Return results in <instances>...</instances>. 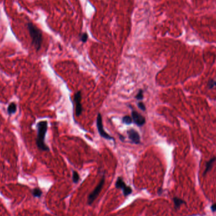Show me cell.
Wrapping results in <instances>:
<instances>
[{
    "label": "cell",
    "instance_id": "52a82bcc",
    "mask_svg": "<svg viewBox=\"0 0 216 216\" xmlns=\"http://www.w3.org/2000/svg\"><path fill=\"white\" fill-rule=\"evenodd\" d=\"M132 118L133 122L138 127H142L145 123V118L144 116L136 112V111H132Z\"/></svg>",
    "mask_w": 216,
    "mask_h": 216
},
{
    "label": "cell",
    "instance_id": "8992f818",
    "mask_svg": "<svg viewBox=\"0 0 216 216\" xmlns=\"http://www.w3.org/2000/svg\"><path fill=\"white\" fill-rule=\"evenodd\" d=\"M81 94L80 91L77 92L74 95V101L76 105V115L77 116H80L83 111L82 105L81 104Z\"/></svg>",
    "mask_w": 216,
    "mask_h": 216
},
{
    "label": "cell",
    "instance_id": "d6986e66",
    "mask_svg": "<svg viewBox=\"0 0 216 216\" xmlns=\"http://www.w3.org/2000/svg\"><path fill=\"white\" fill-rule=\"evenodd\" d=\"M211 210L213 212H216V203L213 204V205L211 206Z\"/></svg>",
    "mask_w": 216,
    "mask_h": 216
},
{
    "label": "cell",
    "instance_id": "9a60e30c",
    "mask_svg": "<svg viewBox=\"0 0 216 216\" xmlns=\"http://www.w3.org/2000/svg\"><path fill=\"white\" fill-rule=\"evenodd\" d=\"M73 182H74L75 183H77L78 182V181L80 180V176L78 173L77 171H74L73 172Z\"/></svg>",
    "mask_w": 216,
    "mask_h": 216
},
{
    "label": "cell",
    "instance_id": "5b68a950",
    "mask_svg": "<svg viewBox=\"0 0 216 216\" xmlns=\"http://www.w3.org/2000/svg\"><path fill=\"white\" fill-rule=\"evenodd\" d=\"M116 188H120L123 191V194L125 197L127 195L132 193V189L130 186H127L126 184L124 182V181L123 180L121 177H119L116 180V182L115 184Z\"/></svg>",
    "mask_w": 216,
    "mask_h": 216
},
{
    "label": "cell",
    "instance_id": "ba28073f",
    "mask_svg": "<svg viewBox=\"0 0 216 216\" xmlns=\"http://www.w3.org/2000/svg\"><path fill=\"white\" fill-rule=\"evenodd\" d=\"M128 138L133 143L135 144H140V136L139 133L134 129H130L127 131Z\"/></svg>",
    "mask_w": 216,
    "mask_h": 216
},
{
    "label": "cell",
    "instance_id": "30bf717a",
    "mask_svg": "<svg viewBox=\"0 0 216 216\" xmlns=\"http://www.w3.org/2000/svg\"><path fill=\"white\" fill-rule=\"evenodd\" d=\"M17 104L14 102L11 103L9 105H8L7 108V112L8 115H12V114L15 113L17 111Z\"/></svg>",
    "mask_w": 216,
    "mask_h": 216
},
{
    "label": "cell",
    "instance_id": "5bb4252c",
    "mask_svg": "<svg viewBox=\"0 0 216 216\" xmlns=\"http://www.w3.org/2000/svg\"><path fill=\"white\" fill-rule=\"evenodd\" d=\"M132 118L129 116H125L123 118V123L126 125H130L132 123Z\"/></svg>",
    "mask_w": 216,
    "mask_h": 216
},
{
    "label": "cell",
    "instance_id": "e0dca14e",
    "mask_svg": "<svg viewBox=\"0 0 216 216\" xmlns=\"http://www.w3.org/2000/svg\"><path fill=\"white\" fill-rule=\"evenodd\" d=\"M87 39H88V35H87L86 33H84V34L81 35L80 40H81V42H86Z\"/></svg>",
    "mask_w": 216,
    "mask_h": 216
},
{
    "label": "cell",
    "instance_id": "277c9868",
    "mask_svg": "<svg viewBox=\"0 0 216 216\" xmlns=\"http://www.w3.org/2000/svg\"><path fill=\"white\" fill-rule=\"evenodd\" d=\"M97 130L99 135H100L103 138L107 139V140H115L113 137L111 136H110L109 134L107 133L104 129V127L103 125V119H102V116L100 113H99L97 115Z\"/></svg>",
    "mask_w": 216,
    "mask_h": 216
},
{
    "label": "cell",
    "instance_id": "8fae6325",
    "mask_svg": "<svg viewBox=\"0 0 216 216\" xmlns=\"http://www.w3.org/2000/svg\"><path fill=\"white\" fill-rule=\"evenodd\" d=\"M173 201L174 203V207L176 209H179L182 204H186V202H185V201L178 197H174Z\"/></svg>",
    "mask_w": 216,
    "mask_h": 216
},
{
    "label": "cell",
    "instance_id": "ac0fdd59",
    "mask_svg": "<svg viewBox=\"0 0 216 216\" xmlns=\"http://www.w3.org/2000/svg\"><path fill=\"white\" fill-rule=\"evenodd\" d=\"M138 107L142 111H145L146 110V107L145 106V104L142 103V102H140V103H138Z\"/></svg>",
    "mask_w": 216,
    "mask_h": 216
},
{
    "label": "cell",
    "instance_id": "3957f363",
    "mask_svg": "<svg viewBox=\"0 0 216 216\" xmlns=\"http://www.w3.org/2000/svg\"><path fill=\"white\" fill-rule=\"evenodd\" d=\"M104 181H105V178L103 176L100 182H99V184L97 185V186L95 187V188L92 191L91 193L89 195L87 203H88L89 205H90V204H92L93 202H94V201L96 199V198H97L99 194L100 193L102 189H103V185L104 184Z\"/></svg>",
    "mask_w": 216,
    "mask_h": 216
},
{
    "label": "cell",
    "instance_id": "7c38bea8",
    "mask_svg": "<svg viewBox=\"0 0 216 216\" xmlns=\"http://www.w3.org/2000/svg\"><path fill=\"white\" fill-rule=\"evenodd\" d=\"M32 193L33 196L35 197H40L42 194V191H41V189L38 188H34L32 191Z\"/></svg>",
    "mask_w": 216,
    "mask_h": 216
},
{
    "label": "cell",
    "instance_id": "9c48e42d",
    "mask_svg": "<svg viewBox=\"0 0 216 216\" xmlns=\"http://www.w3.org/2000/svg\"><path fill=\"white\" fill-rule=\"evenodd\" d=\"M215 160H216V157H212V158H211V159H210L209 161H208V162H207L206 167H205V171H204V172H203V176H205V175L207 173H208L209 171H210L211 170V169L212 168V166H213V164H214V163L215 162Z\"/></svg>",
    "mask_w": 216,
    "mask_h": 216
},
{
    "label": "cell",
    "instance_id": "6da1fadb",
    "mask_svg": "<svg viewBox=\"0 0 216 216\" xmlns=\"http://www.w3.org/2000/svg\"><path fill=\"white\" fill-rule=\"evenodd\" d=\"M37 135L36 138V145L38 148L42 151H49L48 146L45 144V136L48 131V122L41 121L37 125Z\"/></svg>",
    "mask_w": 216,
    "mask_h": 216
},
{
    "label": "cell",
    "instance_id": "7a4b0ae2",
    "mask_svg": "<svg viewBox=\"0 0 216 216\" xmlns=\"http://www.w3.org/2000/svg\"><path fill=\"white\" fill-rule=\"evenodd\" d=\"M27 26L32 39V44L37 51H39L42 42V34L41 30L31 22L27 23Z\"/></svg>",
    "mask_w": 216,
    "mask_h": 216
},
{
    "label": "cell",
    "instance_id": "2e32d148",
    "mask_svg": "<svg viewBox=\"0 0 216 216\" xmlns=\"http://www.w3.org/2000/svg\"><path fill=\"white\" fill-rule=\"evenodd\" d=\"M144 92H143V90L142 89H140L138 90V94H136V95L135 96V98L136 99H138V100H142V99H143V98H144Z\"/></svg>",
    "mask_w": 216,
    "mask_h": 216
},
{
    "label": "cell",
    "instance_id": "4fadbf2b",
    "mask_svg": "<svg viewBox=\"0 0 216 216\" xmlns=\"http://www.w3.org/2000/svg\"><path fill=\"white\" fill-rule=\"evenodd\" d=\"M207 87H208V88L209 89L215 88L216 87V78H214V79L210 80L208 81V83H207Z\"/></svg>",
    "mask_w": 216,
    "mask_h": 216
}]
</instances>
